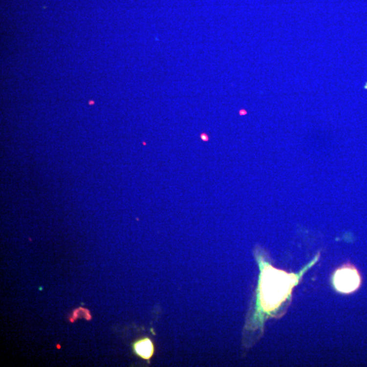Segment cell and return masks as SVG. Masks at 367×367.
<instances>
[{"mask_svg": "<svg viewBox=\"0 0 367 367\" xmlns=\"http://www.w3.org/2000/svg\"><path fill=\"white\" fill-rule=\"evenodd\" d=\"M260 268V277L256 296L254 312L247 320L245 335L251 336L259 330L263 333L264 323L269 318H279L286 314L293 298L294 288L300 282L304 274L321 257L318 255L299 273H288L275 268L269 262L267 253L260 247L255 250Z\"/></svg>", "mask_w": 367, "mask_h": 367, "instance_id": "6da1fadb", "label": "cell"}, {"mask_svg": "<svg viewBox=\"0 0 367 367\" xmlns=\"http://www.w3.org/2000/svg\"><path fill=\"white\" fill-rule=\"evenodd\" d=\"M362 277L357 268L352 264L345 263L339 267L333 276V284L335 290L343 294H351L359 289Z\"/></svg>", "mask_w": 367, "mask_h": 367, "instance_id": "7a4b0ae2", "label": "cell"}, {"mask_svg": "<svg viewBox=\"0 0 367 367\" xmlns=\"http://www.w3.org/2000/svg\"><path fill=\"white\" fill-rule=\"evenodd\" d=\"M133 351L137 356L143 359L150 360L154 354V347L151 339L144 338L133 344Z\"/></svg>", "mask_w": 367, "mask_h": 367, "instance_id": "3957f363", "label": "cell"}, {"mask_svg": "<svg viewBox=\"0 0 367 367\" xmlns=\"http://www.w3.org/2000/svg\"><path fill=\"white\" fill-rule=\"evenodd\" d=\"M82 311H83V308H82V307H80V308L77 309H75V310L73 311L72 318H69L71 322H74V321H76L77 318H81V315H83V316H85V319L87 320V321H89V320L91 319V316H90V313L89 311L82 314Z\"/></svg>", "mask_w": 367, "mask_h": 367, "instance_id": "277c9868", "label": "cell"}, {"mask_svg": "<svg viewBox=\"0 0 367 367\" xmlns=\"http://www.w3.org/2000/svg\"><path fill=\"white\" fill-rule=\"evenodd\" d=\"M201 138H202L203 140H204V141L208 140V137H207V135H206V134H205V135L204 134H203V135H201Z\"/></svg>", "mask_w": 367, "mask_h": 367, "instance_id": "5b68a950", "label": "cell"}]
</instances>
